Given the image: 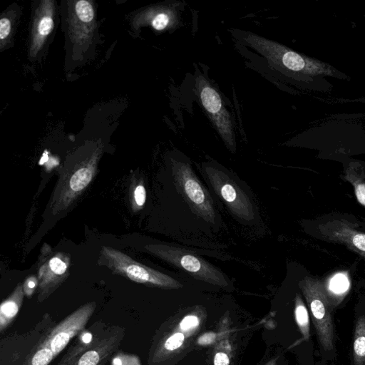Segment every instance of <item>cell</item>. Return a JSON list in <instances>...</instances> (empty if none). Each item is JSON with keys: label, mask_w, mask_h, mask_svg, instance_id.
Listing matches in <instances>:
<instances>
[{"label": "cell", "mask_w": 365, "mask_h": 365, "mask_svg": "<svg viewBox=\"0 0 365 365\" xmlns=\"http://www.w3.org/2000/svg\"><path fill=\"white\" fill-rule=\"evenodd\" d=\"M50 269L57 275H63L67 270V265L58 258H54L49 262Z\"/></svg>", "instance_id": "obj_20"}, {"label": "cell", "mask_w": 365, "mask_h": 365, "mask_svg": "<svg viewBox=\"0 0 365 365\" xmlns=\"http://www.w3.org/2000/svg\"><path fill=\"white\" fill-rule=\"evenodd\" d=\"M47 160H48V155H47V154H44V155H43L42 158H41V161H40V164H44L45 161H47Z\"/></svg>", "instance_id": "obj_28"}, {"label": "cell", "mask_w": 365, "mask_h": 365, "mask_svg": "<svg viewBox=\"0 0 365 365\" xmlns=\"http://www.w3.org/2000/svg\"><path fill=\"white\" fill-rule=\"evenodd\" d=\"M101 360V355L96 350H90L81 356L78 360V365H98Z\"/></svg>", "instance_id": "obj_17"}, {"label": "cell", "mask_w": 365, "mask_h": 365, "mask_svg": "<svg viewBox=\"0 0 365 365\" xmlns=\"http://www.w3.org/2000/svg\"><path fill=\"white\" fill-rule=\"evenodd\" d=\"M217 189L219 190L220 194L225 201L231 204L234 209L236 211L238 209V212H242L238 203H239L240 206L245 208L241 203L243 202V198L241 194L238 192V190L234 187L232 183L223 181L220 183L219 186H217Z\"/></svg>", "instance_id": "obj_11"}, {"label": "cell", "mask_w": 365, "mask_h": 365, "mask_svg": "<svg viewBox=\"0 0 365 365\" xmlns=\"http://www.w3.org/2000/svg\"><path fill=\"white\" fill-rule=\"evenodd\" d=\"M349 283L346 275L338 273L332 277L329 284V290L337 295L344 293L349 288Z\"/></svg>", "instance_id": "obj_14"}, {"label": "cell", "mask_w": 365, "mask_h": 365, "mask_svg": "<svg viewBox=\"0 0 365 365\" xmlns=\"http://www.w3.org/2000/svg\"><path fill=\"white\" fill-rule=\"evenodd\" d=\"M198 324H199V320H198V317L189 315V316L186 317L183 319L181 324H180V326H181V329L182 330L186 331L197 327Z\"/></svg>", "instance_id": "obj_21"}, {"label": "cell", "mask_w": 365, "mask_h": 365, "mask_svg": "<svg viewBox=\"0 0 365 365\" xmlns=\"http://www.w3.org/2000/svg\"><path fill=\"white\" fill-rule=\"evenodd\" d=\"M182 177L183 190L186 192L189 199L195 203L202 211L209 212L210 210L209 203H207L206 194L202 189L201 184L195 179L190 170L186 167H183L181 172Z\"/></svg>", "instance_id": "obj_8"}, {"label": "cell", "mask_w": 365, "mask_h": 365, "mask_svg": "<svg viewBox=\"0 0 365 365\" xmlns=\"http://www.w3.org/2000/svg\"><path fill=\"white\" fill-rule=\"evenodd\" d=\"M55 355L49 346L38 349L32 357L31 365H48L53 360Z\"/></svg>", "instance_id": "obj_15"}, {"label": "cell", "mask_w": 365, "mask_h": 365, "mask_svg": "<svg viewBox=\"0 0 365 365\" xmlns=\"http://www.w3.org/2000/svg\"><path fill=\"white\" fill-rule=\"evenodd\" d=\"M93 309L92 305L78 309L54 329L47 343L55 356L59 354L67 346L71 338L84 327Z\"/></svg>", "instance_id": "obj_5"}, {"label": "cell", "mask_w": 365, "mask_h": 365, "mask_svg": "<svg viewBox=\"0 0 365 365\" xmlns=\"http://www.w3.org/2000/svg\"><path fill=\"white\" fill-rule=\"evenodd\" d=\"M215 339V334L212 333V332H209V333L205 334L204 335L200 337L198 341V344L201 345V346L210 345L213 343Z\"/></svg>", "instance_id": "obj_26"}, {"label": "cell", "mask_w": 365, "mask_h": 365, "mask_svg": "<svg viewBox=\"0 0 365 365\" xmlns=\"http://www.w3.org/2000/svg\"><path fill=\"white\" fill-rule=\"evenodd\" d=\"M35 286H36V283H35V281H29L28 283V287L29 288L33 289L35 287Z\"/></svg>", "instance_id": "obj_29"}, {"label": "cell", "mask_w": 365, "mask_h": 365, "mask_svg": "<svg viewBox=\"0 0 365 365\" xmlns=\"http://www.w3.org/2000/svg\"><path fill=\"white\" fill-rule=\"evenodd\" d=\"M230 360L226 354L218 352L214 358V365H229Z\"/></svg>", "instance_id": "obj_25"}, {"label": "cell", "mask_w": 365, "mask_h": 365, "mask_svg": "<svg viewBox=\"0 0 365 365\" xmlns=\"http://www.w3.org/2000/svg\"><path fill=\"white\" fill-rule=\"evenodd\" d=\"M295 320L305 339L309 338V319L307 308L299 295L295 301Z\"/></svg>", "instance_id": "obj_12"}, {"label": "cell", "mask_w": 365, "mask_h": 365, "mask_svg": "<svg viewBox=\"0 0 365 365\" xmlns=\"http://www.w3.org/2000/svg\"><path fill=\"white\" fill-rule=\"evenodd\" d=\"M92 179V173L88 168H83L77 171L71 178V189L75 192H81L85 189Z\"/></svg>", "instance_id": "obj_13"}, {"label": "cell", "mask_w": 365, "mask_h": 365, "mask_svg": "<svg viewBox=\"0 0 365 365\" xmlns=\"http://www.w3.org/2000/svg\"><path fill=\"white\" fill-rule=\"evenodd\" d=\"M104 254L110 260L111 265L115 271L124 274L133 281L140 283H149L164 288H178L181 285L173 278L158 271L146 267L134 261L125 254L104 247Z\"/></svg>", "instance_id": "obj_4"}, {"label": "cell", "mask_w": 365, "mask_h": 365, "mask_svg": "<svg viewBox=\"0 0 365 365\" xmlns=\"http://www.w3.org/2000/svg\"><path fill=\"white\" fill-rule=\"evenodd\" d=\"M21 300L22 293L21 288H18L12 297L1 304L0 308V326L1 331L4 327L10 324L18 313Z\"/></svg>", "instance_id": "obj_9"}, {"label": "cell", "mask_w": 365, "mask_h": 365, "mask_svg": "<svg viewBox=\"0 0 365 365\" xmlns=\"http://www.w3.org/2000/svg\"><path fill=\"white\" fill-rule=\"evenodd\" d=\"M322 232L327 238L338 243H344L349 249L365 258V234L355 231L343 221H332L328 223Z\"/></svg>", "instance_id": "obj_6"}, {"label": "cell", "mask_w": 365, "mask_h": 365, "mask_svg": "<svg viewBox=\"0 0 365 365\" xmlns=\"http://www.w3.org/2000/svg\"><path fill=\"white\" fill-rule=\"evenodd\" d=\"M353 357L355 365H365V315L359 317L356 323Z\"/></svg>", "instance_id": "obj_10"}, {"label": "cell", "mask_w": 365, "mask_h": 365, "mask_svg": "<svg viewBox=\"0 0 365 365\" xmlns=\"http://www.w3.org/2000/svg\"><path fill=\"white\" fill-rule=\"evenodd\" d=\"M183 341H184V335L182 333L175 334L166 340L165 347L168 350H175L182 346Z\"/></svg>", "instance_id": "obj_19"}, {"label": "cell", "mask_w": 365, "mask_h": 365, "mask_svg": "<svg viewBox=\"0 0 365 365\" xmlns=\"http://www.w3.org/2000/svg\"><path fill=\"white\" fill-rule=\"evenodd\" d=\"M240 39L260 54L269 67L288 78L304 81H314L315 78L323 77L349 78L327 63L302 55L283 44L256 34L242 32Z\"/></svg>", "instance_id": "obj_1"}, {"label": "cell", "mask_w": 365, "mask_h": 365, "mask_svg": "<svg viewBox=\"0 0 365 365\" xmlns=\"http://www.w3.org/2000/svg\"><path fill=\"white\" fill-rule=\"evenodd\" d=\"M134 195L137 204L140 206H144L146 197V190H145L144 186H138L135 189Z\"/></svg>", "instance_id": "obj_24"}, {"label": "cell", "mask_w": 365, "mask_h": 365, "mask_svg": "<svg viewBox=\"0 0 365 365\" xmlns=\"http://www.w3.org/2000/svg\"><path fill=\"white\" fill-rule=\"evenodd\" d=\"M355 189L357 200L362 205L365 206V183H355Z\"/></svg>", "instance_id": "obj_23"}, {"label": "cell", "mask_w": 365, "mask_h": 365, "mask_svg": "<svg viewBox=\"0 0 365 365\" xmlns=\"http://www.w3.org/2000/svg\"><path fill=\"white\" fill-rule=\"evenodd\" d=\"M147 248L161 251L155 249L153 246H149ZM169 257H163V258H169V260H171V262H173L175 265H179L185 270L189 271L198 276L204 277V278L211 277L212 278L214 276L215 273H214L213 269L209 267V265L193 255L178 253V252H175V251H174V255L171 252H169Z\"/></svg>", "instance_id": "obj_7"}, {"label": "cell", "mask_w": 365, "mask_h": 365, "mask_svg": "<svg viewBox=\"0 0 365 365\" xmlns=\"http://www.w3.org/2000/svg\"><path fill=\"white\" fill-rule=\"evenodd\" d=\"M11 31V22L7 18H2L0 20V38L5 39L10 35Z\"/></svg>", "instance_id": "obj_22"}, {"label": "cell", "mask_w": 365, "mask_h": 365, "mask_svg": "<svg viewBox=\"0 0 365 365\" xmlns=\"http://www.w3.org/2000/svg\"><path fill=\"white\" fill-rule=\"evenodd\" d=\"M313 317L319 342L326 351L334 348L333 321L327 292L324 285L316 280L306 278L300 283Z\"/></svg>", "instance_id": "obj_2"}, {"label": "cell", "mask_w": 365, "mask_h": 365, "mask_svg": "<svg viewBox=\"0 0 365 365\" xmlns=\"http://www.w3.org/2000/svg\"><path fill=\"white\" fill-rule=\"evenodd\" d=\"M195 81L197 95L203 109L228 147L235 150V134L232 119L221 95L203 75H196Z\"/></svg>", "instance_id": "obj_3"}, {"label": "cell", "mask_w": 365, "mask_h": 365, "mask_svg": "<svg viewBox=\"0 0 365 365\" xmlns=\"http://www.w3.org/2000/svg\"><path fill=\"white\" fill-rule=\"evenodd\" d=\"M83 341L84 342V343H89V342L92 340V335H90V334L87 333L86 335H84V337H83Z\"/></svg>", "instance_id": "obj_27"}, {"label": "cell", "mask_w": 365, "mask_h": 365, "mask_svg": "<svg viewBox=\"0 0 365 365\" xmlns=\"http://www.w3.org/2000/svg\"><path fill=\"white\" fill-rule=\"evenodd\" d=\"M77 16L84 22H90L94 19L95 13L90 3L87 1H78L76 4Z\"/></svg>", "instance_id": "obj_16"}, {"label": "cell", "mask_w": 365, "mask_h": 365, "mask_svg": "<svg viewBox=\"0 0 365 365\" xmlns=\"http://www.w3.org/2000/svg\"><path fill=\"white\" fill-rule=\"evenodd\" d=\"M53 25V19L50 17L45 16L41 18L38 25V34L39 37H47L52 32Z\"/></svg>", "instance_id": "obj_18"}]
</instances>
